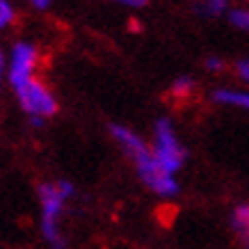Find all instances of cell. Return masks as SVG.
<instances>
[{"instance_id": "6da1fadb", "label": "cell", "mask_w": 249, "mask_h": 249, "mask_svg": "<svg viewBox=\"0 0 249 249\" xmlns=\"http://www.w3.org/2000/svg\"><path fill=\"white\" fill-rule=\"evenodd\" d=\"M110 135L117 142V146L130 158L137 172V178L144 183V188L151 190L153 195L158 196L178 195V181L174 178V174L162 169V165L153 156L151 146L144 142L135 130L124 126V124H110Z\"/></svg>"}, {"instance_id": "7a4b0ae2", "label": "cell", "mask_w": 249, "mask_h": 249, "mask_svg": "<svg viewBox=\"0 0 249 249\" xmlns=\"http://www.w3.org/2000/svg\"><path fill=\"white\" fill-rule=\"evenodd\" d=\"M73 195H76V188L67 178L39 183V233L48 245V249H69L67 238L62 233V217Z\"/></svg>"}, {"instance_id": "3957f363", "label": "cell", "mask_w": 249, "mask_h": 249, "mask_svg": "<svg viewBox=\"0 0 249 249\" xmlns=\"http://www.w3.org/2000/svg\"><path fill=\"white\" fill-rule=\"evenodd\" d=\"M14 96L23 114H28L32 126H44V121L55 117L60 110L57 96L41 78H32L28 83L14 87Z\"/></svg>"}, {"instance_id": "277c9868", "label": "cell", "mask_w": 249, "mask_h": 249, "mask_svg": "<svg viewBox=\"0 0 249 249\" xmlns=\"http://www.w3.org/2000/svg\"><path fill=\"white\" fill-rule=\"evenodd\" d=\"M151 151L156 156L162 169H167L169 174L181 172L188 160V149L183 146L181 137L174 128V124L169 117H158L153 124V140H151Z\"/></svg>"}, {"instance_id": "5b68a950", "label": "cell", "mask_w": 249, "mask_h": 249, "mask_svg": "<svg viewBox=\"0 0 249 249\" xmlns=\"http://www.w3.org/2000/svg\"><path fill=\"white\" fill-rule=\"evenodd\" d=\"M41 60L39 46L30 39H18L7 48V83L14 89L18 85L37 78V67Z\"/></svg>"}, {"instance_id": "8992f818", "label": "cell", "mask_w": 249, "mask_h": 249, "mask_svg": "<svg viewBox=\"0 0 249 249\" xmlns=\"http://www.w3.org/2000/svg\"><path fill=\"white\" fill-rule=\"evenodd\" d=\"M213 101L219 106H229V107H240L249 112V91L245 89H231V87H219L213 91Z\"/></svg>"}, {"instance_id": "52a82bcc", "label": "cell", "mask_w": 249, "mask_h": 249, "mask_svg": "<svg viewBox=\"0 0 249 249\" xmlns=\"http://www.w3.org/2000/svg\"><path fill=\"white\" fill-rule=\"evenodd\" d=\"M231 227H233L235 235L240 238V242L249 249V204L235 206L231 213Z\"/></svg>"}, {"instance_id": "ba28073f", "label": "cell", "mask_w": 249, "mask_h": 249, "mask_svg": "<svg viewBox=\"0 0 249 249\" xmlns=\"http://www.w3.org/2000/svg\"><path fill=\"white\" fill-rule=\"evenodd\" d=\"M231 9L229 0H196L195 12L199 16H208V18H215V16H224Z\"/></svg>"}, {"instance_id": "9c48e42d", "label": "cell", "mask_w": 249, "mask_h": 249, "mask_svg": "<svg viewBox=\"0 0 249 249\" xmlns=\"http://www.w3.org/2000/svg\"><path fill=\"white\" fill-rule=\"evenodd\" d=\"M196 89V83L192 76H178L176 80L172 83V94L176 98H188L192 96Z\"/></svg>"}, {"instance_id": "30bf717a", "label": "cell", "mask_w": 249, "mask_h": 249, "mask_svg": "<svg viewBox=\"0 0 249 249\" xmlns=\"http://www.w3.org/2000/svg\"><path fill=\"white\" fill-rule=\"evenodd\" d=\"M229 23L242 32H249V7H231L227 12Z\"/></svg>"}, {"instance_id": "8fae6325", "label": "cell", "mask_w": 249, "mask_h": 249, "mask_svg": "<svg viewBox=\"0 0 249 249\" xmlns=\"http://www.w3.org/2000/svg\"><path fill=\"white\" fill-rule=\"evenodd\" d=\"M16 21V7L12 0H0V32L12 28V23Z\"/></svg>"}, {"instance_id": "7c38bea8", "label": "cell", "mask_w": 249, "mask_h": 249, "mask_svg": "<svg viewBox=\"0 0 249 249\" xmlns=\"http://www.w3.org/2000/svg\"><path fill=\"white\" fill-rule=\"evenodd\" d=\"M224 67H227V64H224V60H222V57H217V55H208V57L204 60V69H206V71H211V73H219Z\"/></svg>"}, {"instance_id": "4fadbf2b", "label": "cell", "mask_w": 249, "mask_h": 249, "mask_svg": "<svg viewBox=\"0 0 249 249\" xmlns=\"http://www.w3.org/2000/svg\"><path fill=\"white\" fill-rule=\"evenodd\" d=\"M235 76L245 85H249V57H242V60L235 62Z\"/></svg>"}, {"instance_id": "5bb4252c", "label": "cell", "mask_w": 249, "mask_h": 249, "mask_svg": "<svg viewBox=\"0 0 249 249\" xmlns=\"http://www.w3.org/2000/svg\"><path fill=\"white\" fill-rule=\"evenodd\" d=\"M5 80H7V51H5V46L0 41V89H2Z\"/></svg>"}, {"instance_id": "9a60e30c", "label": "cell", "mask_w": 249, "mask_h": 249, "mask_svg": "<svg viewBox=\"0 0 249 249\" xmlns=\"http://www.w3.org/2000/svg\"><path fill=\"white\" fill-rule=\"evenodd\" d=\"M117 5H124V7H133V9H140L146 5V0H112Z\"/></svg>"}, {"instance_id": "2e32d148", "label": "cell", "mask_w": 249, "mask_h": 249, "mask_svg": "<svg viewBox=\"0 0 249 249\" xmlns=\"http://www.w3.org/2000/svg\"><path fill=\"white\" fill-rule=\"evenodd\" d=\"M28 2H30V5H32L35 9H48L53 0H28Z\"/></svg>"}, {"instance_id": "e0dca14e", "label": "cell", "mask_w": 249, "mask_h": 249, "mask_svg": "<svg viewBox=\"0 0 249 249\" xmlns=\"http://www.w3.org/2000/svg\"><path fill=\"white\" fill-rule=\"evenodd\" d=\"M242 2V7H249V0H240Z\"/></svg>"}]
</instances>
